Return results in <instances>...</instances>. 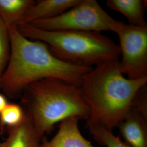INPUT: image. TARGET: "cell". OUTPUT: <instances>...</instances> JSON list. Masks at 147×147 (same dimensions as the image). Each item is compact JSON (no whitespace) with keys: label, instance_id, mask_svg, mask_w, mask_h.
<instances>
[{"label":"cell","instance_id":"17","mask_svg":"<svg viewBox=\"0 0 147 147\" xmlns=\"http://www.w3.org/2000/svg\"><path fill=\"white\" fill-rule=\"evenodd\" d=\"M7 104L8 102L5 96L0 93V113L5 109Z\"/></svg>","mask_w":147,"mask_h":147},{"label":"cell","instance_id":"3","mask_svg":"<svg viewBox=\"0 0 147 147\" xmlns=\"http://www.w3.org/2000/svg\"><path fill=\"white\" fill-rule=\"evenodd\" d=\"M21 105L42 138L55 124L70 117L87 120L89 109L80 86L60 79H42L28 84L21 95Z\"/></svg>","mask_w":147,"mask_h":147},{"label":"cell","instance_id":"10","mask_svg":"<svg viewBox=\"0 0 147 147\" xmlns=\"http://www.w3.org/2000/svg\"><path fill=\"white\" fill-rule=\"evenodd\" d=\"M80 0H40L28 11L24 23L50 19L59 16L76 5Z\"/></svg>","mask_w":147,"mask_h":147},{"label":"cell","instance_id":"1","mask_svg":"<svg viewBox=\"0 0 147 147\" xmlns=\"http://www.w3.org/2000/svg\"><path fill=\"white\" fill-rule=\"evenodd\" d=\"M7 27L11 55L0 81V89L10 99L20 96L28 84L42 79H60L80 86L84 75L93 69L64 62L53 55L45 43L31 40L16 27Z\"/></svg>","mask_w":147,"mask_h":147},{"label":"cell","instance_id":"2","mask_svg":"<svg viewBox=\"0 0 147 147\" xmlns=\"http://www.w3.org/2000/svg\"><path fill=\"white\" fill-rule=\"evenodd\" d=\"M147 78H126L119 59L102 64L86 74L80 88L89 109L87 126L98 125L112 131L131 109L137 92L147 84Z\"/></svg>","mask_w":147,"mask_h":147},{"label":"cell","instance_id":"6","mask_svg":"<svg viewBox=\"0 0 147 147\" xmlns=\"http://www.w3.org/2000/svg\"><path fill=\"white\" fill-rule=\"evenodd\" d=\"M116 33L119 39L121 73L130 80L147 78V26L123 22Z\"/></svg>","mask_w":147,"mask_h":147},{"label":"cell","instance_id":"12","mask_svg":"<svg viewBox=\"0 0 147 147\" xmlns=\"http://www.w3.org/2000/svg\"><path fill=\"white\" fill-rule=\"evenodd\" d=\"M35 3L33 0H0V18L7 26L17 27L24 23Z\"/></svg>","mask_w":147,"mask_h":147},{"label":"cell","instance_id":"4","mask_svg":"<svg viewBox=\"0 0 147 147\" xmlns=\"http://www.w3.org/2000/svg\"><path fill=\"white\" fill-rule=\"evenodd\" d=\"M16 28L27 38L45 43L53 56L71 64L96 67L121 56L119 45L100 32L46 31L25 23Z\"/></svg>","mask_w":147,"mask_h":147},{"label":"cell","instance_id":"15","mask_svg":"<svg viewBox=\"0 0 147 147\" xmlns=\"http://www.w3.org/2000/svg\"><path fill=\"white\" fill-rule=\"evenodd\" d=\"M11 43L8 27L0 18V81L9 62Z\"/></svg>","mask_w":147,"mask_h":147},{"label":"cell","instance_id":"5","mask_svg":"<svg viewBox=\"0 0 147 147\" xmlns=\"http://www.w3.org/2000/svg\"><path fill=\"white\" fill-rule=\"evenodd\" d=\"M123 23L111 17L96 1L80 0L76 5L59 16L29 24L46 31H109L116 33Z\"/></svg>","mask_w":147,"mask_h":147},{"label":"cell","instance_id":"7","mask_svg":"<svg viewBox=\"0 0 147 147\" xmlns=\"http://www.w3.org/2000/svg\"><path fill=\"white\" fill-rule=\"evenodd\" d=\"M79 120L70 117L62 121L55 136L50 141L44 137L40 147H95L82 136L79 129Z\"/></svg>","mask_w":147,"mask_h":147},{"label":"cell","instance_id":"8","mask_svg":"<svg viewBox=\"0 0 147 147\" xmlns=\"http://www.w3.org/2000/svg\"><path fill=\"white\" fill-rule=\"evenodd\" d=\"M5 132L7 137L4 141L0 142V147H40L42 140L25 112L21 123L16 126L6 127Z\"/></svg>","mask_w":147,"mask_h":147},{"label":"cell","instance_id":"13","mask_svg":"<svg viewBox=\"0 0 147 147\" xmlns=\"http://www.w3.org/2000/svg\"><path fill=\"white\" fill-rule=\"evenodd\" d=\"M25 116V111L21 105L8 103L0 113V134L5 132V128L19 124Z\"/></svg>","mask_w":147,"mask_h":147},{"label":"cell","instance_id":"9","mask_svg":"<svg viewBox=\"0 0 147 147\" xmlns=\"http://www.w3.org/2000/svg\"><path fill=\"white\" fill-rule=\"evenodd\" d=\"M147 118L131 109L118 127L130 147H147Z\"/></svg>","mask_w":147,"mask_h":147},{"label":"cell","instance_id":"16","mask_svg":"<svg viewBox=\"0 0 147 147\" xmlns=\"http://www.w3.org/2000/svg\"><path fill=\"white\" fill-rule=\"evenodd\" d=\"M138 111L147 119V88L143 87L137 93L132 102V108Z\"/></svg>","mask_w":147,"mask_h":147},{"label":"cell","instance_id":"14","mask_svg":"<svg viewBox=\"0 0 147 147\" xmlns=\"http://www.w3.org/2000/svg\"><path fill=\"white\" fill-rule=\"evenodd\" d=\"M87 127L95 140L106 147H130L119 137L115 136L112 131L103 126L92 125Z\"/></svg>","mask_w":147,"mask_h":147},{"label":"cell","instance_id":"11","mask_svg":"<svg viewBox=\"0 0 147 147\" xmlns=\"http://www.w3.org/2000/svg\"><path fill=\"white\" fill-rule=\"evenodd\" d=\"M106 4L109 8L120 12L125 16L130 25L136 26H147L145 19L146 1L107 0Z\"/></svg>","mask_w":147,"mask_h":147}]
</instances>
